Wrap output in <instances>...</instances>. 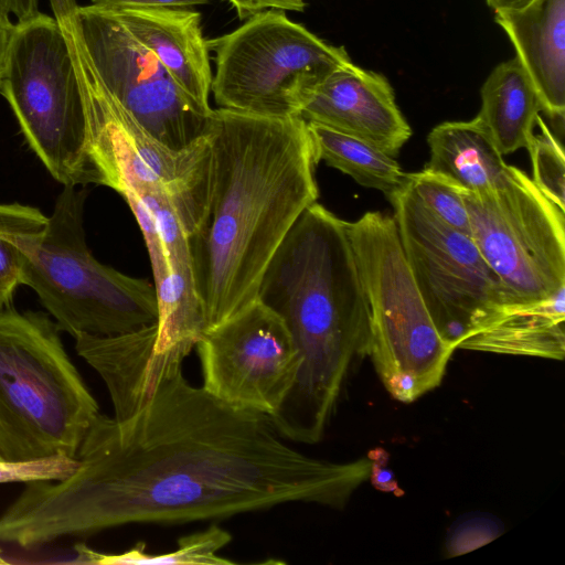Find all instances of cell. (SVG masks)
<instances>
[{
  "instance_id": "obj_25",
  "label": "cell",
  "mask_w": 565,
  "mask_h": 565,
  "mask_svg": "<svg viewBox=\"0 0 565 565\" xmlns=\"http://www.w3.org/2000/svg\"><path fill=\"white\" fill-rule=\"evenodd\" d=\"M536 125L541 134L527 146L532 160L533 179L537 189L565 212V160L562 143L555 138L541 116Z\"/></svg>"
},
{
  "instance_id": "obj_37",
  "label": "cell",
  "mask_w": 565,
  "mask_h": 565,
  "mask_svg": "<svg viewBox=\"0 0 565 565\" xmlns=\"http://www.w3.org/2000/svg\"><path fill=\"white\" fill-rule=\"evenodd\" d=\"M1 459V458H0Z\"/></svg>"
},
{
  "instance_id": "obj_5",
  "label": "cell",
  "mask_w": 565,
  "mask_h": 565,
  "mask_svg": "<svg viewBox=\"0 0 565 565\" xmlns=\"http://www.w3.org/2000/svg\"><path fill=\"white\" fill-rule=\"evenodd\" d=\"M370 308V353L386 391L412 403L438 387L454 353L413 278L393 216L366 212L347 222Z\"/></svg>"
},
{
  "instance_id": "obj_33",
  "label": "cell",
  "mask_w": 565,
  "mask_h": 565,
  "mask_svg": "<svg viewBox=\"0 0 565 565\" xmlns=\"http://www.w3.org/2000/svg\"><path fill=\"white\" fill-rule=\"evenodd\" d=\"M54 19L61 20L73 15L78 8L75 0H50Z\"/></svg>"
},
{
  "instance_id": "obj_3",
  "label": "cell",
  "mask_w": 565,
  "mask_h": 565,
  "mask_svg": "<svg viewBox=\"0 0 565 565\" xmlns=\"http://www.w3.org/2000/svg\"><path fill=\"white\" fill-rule=\"evenodd\" d=\"M257 300L287 327L299 358L295 383L269 416L295 443H319L354 362L370 353V308L347 221L307 207L268 263Z\"/></svg>"
},
{
  "instance_id": "obj_31",
  "label": "cell",
  "mask_w": 565,
  "mask_h": 565,
  "mask_svg": "<svg viewBox=\"0 0 565 565\" xmlns=\"http://www.w3.org/2000/svg\"><path fill=\"white\" fill-rule=\"evenodd\" d=\"M0 7L7 14H13L18 22L34 18L38 10V0H0Z\"/></svg>"
},
{
  "instance_id": "obj_14",
  "label": "cell",
  "mask_w": 565,
  "mask_h": 565,
  "mask_svg": "<svg viewBox=\"0 0 565 565\" xmlns=\"http://www.w3.org/2000/svg\"><path fill=\"white\" fill-rule=\"evenodd\" d=\"M300 117L365 140L394 158L412 135L387 78L353 62L315 88Z\"/></svg>"
},
{
  "instance_id": "obj_26",
  "label": "cell",
  "mask_w": 565,
  "mask_h": 565,
  "mask_svg": "<svg viewBox=\"0 0 565 565\" xmlns=\"http://www.w3.org/2000/svg\"><path fill=\"white\" fill-rule=\"evenodd\" d=\"M76 467L77 460L65 455L17 461L0 459V483L60 481L70 477Z\"/></svg>"
},
{
  "instance_id": "obj_20",
  "label": "cell",
  "mask_w": 565,
  "mask_h": 565,
  "mask_svg": "<svg viewBox=\"0 0 565 565\" xmlns=\"http://www.w3.org/2000/svg\"><path fill=\"white\" fill-rule=\"evenodd\" d=\"M158 318L154 349L192 351L206 330L191 260H175L153 275Z\"/></svg>"
},
{
  "instance_id": "obj_9",
  "label": "cell",
  "mask_w": 565,
  "mask_h": 565,
  "mask_svg": "<svg viewBox=\"0 0 565 565\" xmlns=\"http://www.w3.org/2000/svg\"><path fill=\"white\" fill-rule=\"evenodd\" d=\"M62 29L85 97L100 185L121 196L141 190L164 193L189 236L201 221L210 195L209 135L181 150L154 139L107 93L74 22L63 23Z\"/></svg>"
},
{
  "instance_id": "obj_17",
  "label": "cell",
  "mask_w": 565,
  "mask_h": 565,
  "mask_svg": "<svg viewBox=\"0 0 565 565\" xmlns=\"http://www.w3.org/2000/svg\"><path fill=\"white\" fill-rule=\"evenodd\" d=\"M459 349L563 360L565 287L545 299L501 305Z\"/></svg>"
},
{
  "instance_id": "obj_16",
  "label": "cell",
  "mask_w": 565,
  "mask_h": 565,
  "mask_svg": "<svg viewBox=\"0 0 565 565\" xmlns=\"http://www.w3.org/2000/svg\"><path fill=\"white\" fill-rule=\"evenodd\" d=\"M531 78L544 110L564 122L565 114V0H533L519 10L495 11Z\"/></svg>"
},
{
  "instance_id": "obj_34",
  "label": "cell",
  "mask_w": 565,
  "mask_h": 565,
  "mask_svg": "<svg viewBox=\"0 0 565 565\" xmlns=\"http://www.w3.org/2000/svg\"><path fill=\"white\" fill-rule=\"evenodd\" d=\"M533 0H486L487 4L493 11L519 10L526 7Z\"/></svg>"
},
{
  "instance_id": "obj_29",
  "label": "cell",
  "mask_w": 565,
  "mask_h": 565,
  "mask_svg": "<svg viewBox=\"0 0 565 565\" xmlns=\"http://www.w3.org/2000/svg\"><path fill=\"white\" fill-rule=\"evenodd\" d=\"M212 0H92V4L106 9L121 8H190Z\"/></svg>"
},
{
  "instance_id": "obj_1",
  "label": "cell",
  "mask_w": 565,
  "mask_h": 565,
  "mask_svg": "<svg viewBox=\"0 0 565 565\" xmlns=\"http://www.w3.org/2000/svg\"><path fill=\"white\" fill-rule=\"evenodd\" d=\"M190 352L153 351L120 419L98 414L76 470L28 482L0 515V542L29 548L139 523L220 520L286 503L343 509L371 459L333 462L289 446L267 415L234 408L183 374Z\"/></svg>"
},
{
  "instance_id": "obj_23",
  "label": "cell",
  "mask_w": 565,
  "mask_h": 565,
  "mask_svg": "<svg viewBox=\"0 0 565 565\" xmlns=\"http://www.w3.org/2000/svg\"><path fill=\"white\" fill-rule=\"evenodd\" d=\"M232 541V535L217 526L210 525L204 531L182 536L177 550L163 554H149L145 544L137 543L132 548L120 554L90 552V564H205L231 565L235 562L221 557L217 553Z\"/></svg>"
},
{
  "instance_id": "obj_18",
  "label": "cell",
  "mask_w": 565,
  "mask_h": 565,
  "mask_svg": "<svg viewBox=\"0 0 565 565\" xmlns=\"http://www.w3.org/2000/svg\"><path fill=\"white\" fill-rule=\"evenodd\" d=\"M427 142L430 158L425 168L465 191L492 188L508 172L509 166L477 116L468 121H445L435 126Z\"/></svg>"
},
{
  "instance_id": "obj_2",
  "label": "cell",
  "mask_w": 565,
  "mask_h": 565,
  "mask_svg": "<svg viewBox=\"0 0 565 565\" xmlns=\"http://www.w3.org/2000/svg\"><path fill=\"white\" fill-rule=\"evenodd\" d=\"M211 188L188 236L206 329L257 300L262 276L302 212L317 202L312 140L301 117L214 109Z\"/></svg>"
},
{
  "instance_id": "obj_27",
  "label": "cell",
  "mask_w": 565,
  "mask_h": 565,
  "mask_svg": "<svg viewBox=\"0 0 565 565\" xmlns=\"http://www.w3.org/2000/svg\"><path fill=\"white\" fill-rule=\"evenodd\" d=\"M502 532V526L488 515L470 516L458 522L449 532L446 547L450 556H456L480 547Z\"/></svg>"
},
{
  "instance_id": "obj_28",
  "label": "cell",
  "mask_w": 565,
  "mask_h": 565,
  "mask_svg": "<svg viewBox=\"0 0 565 565\" xmlns=\"http://www.w3.org/2000/svg\"><path fill=\"white\" fill-rule=\"evenodd\" d=\"M235 10L239 19H248L254 14L267 10L302 12L306 8L305 0H225Z\"/></svg>"
},
{
  "instance_id": "obj_8",
  "label": "cell",
  "mask_w": 565,
  "mask_h": 565,
  "mask_svg": "<svg viewBox=\"0 0 565 565\" xmlns=\"http://www.w3.org/2000/svg\"><path fill=\"white\" fill-rule=\"evenodd\" d=\"M207 46L215 53L211 92L220 108L268 118L300 117L315 88L352 62L343 46L277 9L254 14Z\"/></svg>"
},
{
  "instance_id": "obj_7",
  "label": "cell",
  "mask_w": 565,
  "mask_h": 565,
  "mask_svg": "<svg viewBox=\"0 0 565 565\" xmlns=\"http://www.w3.org/2000/svg\"><path fill=\"white\" fill-rule=\"evenodd\" d=\"M85 190L64 185L46 230L26 260L22 285L32 288L60 331L76 338L117 335L154 323V286L99 263L83 226Z\"/></svg>"
},
{
  "instance_id": "obj_24",
  "label": "cell",
  "mask_w": 565,
  "mask_h": 565,
  "mask_svg": "<svg viewBox=\"0 0 565 565\" xmlns=\"http://www.w3.org/2000/svg\"><path fill=\"white\" fill-rule=\"evenodd\" d=\"M406 179L415 194L437 217L471 237L468 211L457 185L426 168L406 173Z\"/></svg>"
},
{
  "instance_id": "obj_11",
  "label": "cell",
  "mask_w": 565,
  "mask_h": 565,
  "mask_svg": "<svg viewBox=\"0 0 565 565\" xmlns=\"http://www.w3.org/2000/svg\"><path fill=\"white\" fill-rule=\"evenodd\" d=\"M388 201L402 248L425 306L454 350L507 302L503 286L473 239L437 217L406 184Z\"/></svg>"
},
{
  "instance_id": "obj_22",
  "label": "cell",
  "mask_w": 565,
  "mask_h": 565,
  "mask_svg": "<svg viewBox=\"0 0 565 565\" xmlns=\"http://www.w3.org/2000/svg\"><path fill=\"white\" fill-rule=\"evenodd\" d=\"M49 223L39 209L0 203V307L7 308L22 285L26 260L36 249Z\"/></svg>"
},
{
  "instance_id": "obj_10",
  "label": "cell",
  "mask_w": 565,
  "mask_h": 565,
  "mask_svg": "<svg viewBox=\"0 0 565 565\" xmlns=\"http://www.w3.org/2000/svg\"><path fill=\"white\" fill-rule=\"evenodd\" d=\"M460 192L471 238L499 277L505 303L545 299L565 287V212L532 179L509 166L497 185Z\"/></svg>"
},
{
  "instance_id": "obj_21",
  "label": "cell",
  "mask_w": 565,
  "mask_h": 565,
  "mask_svg": "<svg viewBox=\"0 0 565 565\" xmlns=\"http://www.w3.org/2000/svg\"><path fill=\"white\" fill-rule=\"evenodd\" d=\"M307 127L317 162L323 160L359 184L383 192L387 200L406 184V173L395 158L374 145L319 124L307 122Z\"/></svg>"
},
{
  "instance_id": "obj_36",
  "label": "cell",
  "mask_w": 565,
  "mask_h": 565,
  "mask_svg": "<svg viewBox=\"0 0 565 565\" xmlns=\"http://www.w3.org/2000/svg\"><path fill=\"white\" fill-rule=\"evenodd\" d=\"M2 309H4V308H1V307H0V312L2 311Z\"/></svg>"
},
{
  "instance_id": "obj_32",
  "label": "cell",
  "mask_w": 565,
  "mask_h": 565,
  "mask_svg": "<svg viewBox=\"0 0 565 565\" xmlns=\"http://www.w3.org/2000/svg\"><path fill=\"white\" fill-rule=\"evenodd\" d=\"M13 30L14 24L10 21L9 14L0 7V78L6 65Z\"/></svg>"
},
{
  "instance_id": "obj_6",
  "label": "cell",
  "mask_w": 565,
  "mask_h": 565,
  "mask_svg": "<svg viewBox=\"0 0 565 565\" xmlns=\"http://www.w3.org/2000/svg\"><path fill=\"white\" fill-rule=\"evenodd\" d=\"M0 93L29 147L57 182L100 184L83 88L54 18L39 12L14 24Z\"/></svg>"
},
{
  "instance_id": "obj_12",
  "label": "cell",
  "mask_w": 565,
  "mask_h": 565,
  "mask_svg": "<svg viewBox=\"0 0 565 565\" xmlns=\"http://www.w3.org/2000/svg\"><path fill=\"white\" fill-rule=\"evenodd\" d=\"M74 24L107 93L154 139L181 150L210 134L214 109L203 113L109 9L78 6Z\"/></svg>"
},
{
  "instance_id": "obj_19",
  "label": "cell",
  "mask_w": 565,
  "mask_h": 565,
  "mask_svg": "<svg viewBox=\"0 0 565 565\" xmlns=\"http://www.w3.org/2000/svg\"><path fill=\"white\" fill-rule=\"evenodd\" d=\"M477 117L502 156L527 148L542 110L539 94L514 56L498 64L483 82Z\"/></svg>"
},
{
  "instance_id": "obj_13",
  "label": "cell",
  "mask_w": 565,
  "mask_h": 565,
  "mask_svg": "<svg viewBox=\"0 0 565 565\" xmlns=\"http://www.w3.org/2000/svg\"><path fill=\"white\" fill-rule=\"evenodd\" d=\"M195 347L207 393L267 416L284 403L299 369L287 327L258 300L206 329Z\"/></svg>"
},
{
  "instance_id": "obj_30",
  "label": "cell",
  "mask_w": 565,
  "mask_h": 565,
  "mask_svg": "<svg viewBox=\"0 0 565 565\" xmlns=\"http://www.w3.org/2000/svg\"><path fill=\"white\" fill-rule=\"evenodd\" d=\"M371 463L370 478L372 483L382 491H393L397 488V483L394 479L392 471L386 467L387 455L383 449H376L369 452L367 456Z\"/></svg>"
},
{
  "instance_id": "obj_35",
  "label": "cell",
  "mask_w": 565,
  "mask_h": 565,
  "mask_svg": "<svg viewBox=\"0 0 565 565\" xmlns=\"http://www.w3.org/2000/svg\"><path fill=\"white\" fill-rule=\"evenodd\" d=\"M2 564H8V561H6L3 558V553H2V550L0 548V565H2Z\"/></svg>"
},
{
  "instance_id": "obj_4",
  "label": "cell",
  "mask_w": 565,
  "mask_h": 565,
  "mask_svg": "<svg viewBox=\"0 0 565 565\" xmlns=\"http://www.w3.org/2000/svg\"><path fill=\"white\" fill-rule=\"evenodd\" d=\"M99 407L46 315L0 312V458H75Z\"/></svg>"
},
{
  "instance_id": "obj_15",
  "label": "cell",
  "mask_w": 565,
  "mask_h": 565,
  "mask_svg": "<svg viewBox=\"0 0 565 565\" xmlns=\"http://www.w3.org/2000/svg\"><path fill=\"white\" fill-rule=\"evenodd\" d=\"M109 10L136 40L154 54L184 94L203 113L212 114L209 97L213 75L201 13L185 8Z\"/></svg>"
}]
</instances>
